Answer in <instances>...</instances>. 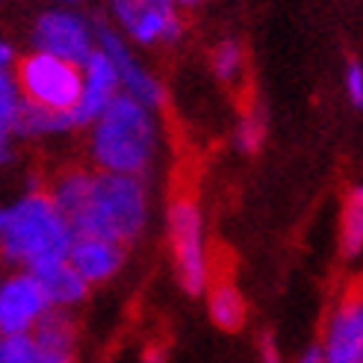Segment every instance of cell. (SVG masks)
<instances>
[{
    "label": "cell",
    "instance_id": "24",
    "mask_svg": "<svg viewBox=\"0 0 363 363\" xmlns=\"http://www.w3.org/2000/svg\"><path fill=\"white\" fill-rule=\"evenodd\" d=\"M18 62V53H15V45L12 42H4L0 39V71H12Z\"/></svg>",
    "mask_w": 363,
    "mask_h": 363
},
{
    "label": "cell",
    "instance_id": "4",
    "mask_svg": "<svg viewBox=\"0 0 363 363\" xmlns=\"http://www.w3.org/2000/svg\"><path fill=\"white\" fill-rule=\"evenodd\" d=\"M12 74H15L18 89H21V98L27 104L45 106V110L71 113L80 98L83 71L77 62H68V60L35 50L15 62Z\"/></svg>",
    "mask_w": 363,
    "mask_h": 363
},
{
    "label": "cell",
    "instance_id": "15",
    "mask_svg": "<svg viewBox=\"0 0 363 363\" xmlns=\"http://www.w3.org/2000/svg\"><path fill=\"white\" fill-rule=\"evenodd\" d=\"M30 334H33V340L39 342L42 349L62 352V354L74 352V340H77L74 319H71L68 311H60V307H50V311L39 319V325H35Z\"/></svg>",
    "mask_w": 363,
    "mask_h": 363
},
{
    "label": "cell",
    "instance_id": "17",
    "mask_svg": "<svg viewBox=\"0 0 363 363\" xmlns=\"http://www.w3.org/2000/svg\"><path fill=\"white\" fill-rule=\"evenodd\" d=\"M4 363H74L71 354L42 349L33 334L4 337Z\"/></svg>",
    "mask_w": 363,
    "mask_h": 363
},
{
    "label": "cell",
    "instance_id": "7",
    "mask_svg": "<svg viewBox=\"0 0 363 363\" xmlns=\"http://www.w3.org/2000/svg\"><path fill=\"white\" fill-rule=\"evenodd\" d=\"M33 45L42 53L80 65L95 50V27L74 9H48L33 27Z\"/></svg>",
    "mask_w": 363,
    "mask_h": 363
},
{
    "label": "cell",
    "instance_id": "8",
    "mask_svg": "<svg viewBox=\"0 0 363 363\" xmlns=\"http://www.w3.org/2000/svg\"><path fill=\"white\" fill-rule=\"evenodd\" d=\"M50 311V301L35 272L18 269L0 281V337L30 334Z\"/></svg>",
    "mask_w": 363,
    "mask_h": 363
},
{
    "label": "cell",
    "instance_id": "23",
    "mask_svg": "<svg viewBox=\"0 0 363 363\" xmlns=\"http://www.w3.org/2000/svg\"><path fill=\"white\" fill-rule=\"evenodd\" d=\"M260 363H284V357H281V352H278L272 337H263V342H260Z\"/></svg>",
    "mask_w": 363,
    "mask_h": 363
},
{
    "label": "cell",
    "instance_id": "16",
    "mask_svg": "<svg viewBox=\"0 0 363 363\" xmlns=\"http://www.w3.org/2000/svg\"><path fill=\"white\" fill-rule=\"evenodd\" d=\"M71 118L68 113H57V110H45V106L27 104L21 106V116L15 121V136H27V139H42V136H57L71 130Z\"/></svg>",
    "mask_w": 363,
    "mask_h": 363
},
{
    "label": "cell",
    "instance_id": "21",
    "mask_svg": "<svg viewBox=\"0 0 363 363\" xmlns=\"http://www.w3.org/2000/svg\"><path fill=\"white\" fill-rule=\"evenodd\" d=\"M266 142V113L260 106H254L248 110L240 124H237V133H233V145H237V151L242 154H257Z\"/></svg>",
    "mask_w": 363,
    "mask_h": 363
},
{
    "label": "cell",
    "instance_id": "1",
    "mask_svg": "<svg viewBox=\"0 0 363 363\" xmlns=\"http://www.w3.org/2000/svg\"><path fill=\"white\" fill-rule=\"evenodd\" d=\"M74 233L133 242L148 222V189L142 177L71 169L48 192Z\"/></svg>",
    "mask_w": 363,
    "mask_h": 363
},
{
    "label": "cell",
    "instance_id": "3",
    "mask_svg": "<svg viewBox=\"0 0 363 363\" xmlns=\"http://www.w3.org/2000/svg\"><path fill=\"white\" fill-rule=\"evenodd\" d=\"M74 230L48 192H27L12 204H0V257L21 269H42L65 260Z\"/></svg>",
    "mask_w": 363,
    "mask_h": 363
},
{
    "label": "cell",
    "instance_id": "29",
    "mask_svg": "<svg viewBox=\"0 0 363 363\" xmlns=\"http://www.w3.org/2000/svg\"><path fill=\"white\" fill-rule=\"evenodd\" d=\"M0 363H4V337H0Z\"/></svg>",
    "mask_w": 363,
    "mask_h": 363
},
{
    "label": "cell",
    "instance_id": "5",
    "mask_svg": "<svg viewBox=\"0 0 363 363\" xmlns=\"http://www.w3.org/2000/svg\"><path fill=\"white\" fill-rule=\"evenodd\" d=\"M166 228L180 284L189 296H201L210 286V260L204 245V219L192 198H174L169 204Z\"/></svg>",
    "mask_w": 363,
    "mask_h": 363
},
{
    "label": "cell",
    "instance_id": "19",
    "mask_svg": "<svg viewBox=\"0 0 363 363\" xmlns=\"http://www.w3.org/2000/svg\"><path fill=\"white\" fill-rule=\"evenodd\" d=\"M21 89L15 83L12 71H0V139H12L15 136V121L21 116Z\"/></svg>",
    "mask_w": 363,
    "mask_h": 363
},
{
    "label": "cell",
    "instance_id": "27",
    "mask_svg": "<svg viewBox=\"0 0 363 363\" xmlns=\"http://www.w3.org/2000/svg\"><path fill=\"white\" fill-rule=\"evenodd\" d=\"M298 363H322V354H319V349H311L307 354H301V360Z\"/></svg>",
    "mask_w": 363,
    "mask_h": 363
},
{
    "label": "cell",
    "instance_id": "13",
    "mask_svg": "<svg viewBox=\"0 0 363 363\" xmlns=\"http://www.w3.org/2000/svg\"><path fill=\"white\" fill-rule=\"evenodd\" d=\"M35 278H39L50 307H60V311H71L89 296V284L77 275V269L68 260H53L35 269Z\"/></svg>",
    "mask_w": 363,
    "mask_h": 363
},
{
    "label": "cell",
    "instance_id": "14",
    "mask_svg": "<svg viewBox=\"0 0 363 363\" xmlns=\"http://www.w3.org/2000/svg\"><path fill=\"white\" fill-rule=\"evenodd\" d=\"M207 293V311L213 325L222 331H240L245 325V298L233 284H213L204 289Z\"/></svg>",
    "mask_w": 363,
    "mask_h": 363
},
{
    "label": "cell",
    "instance_id": "28",
    "mask_svg": "<svg viewBox=\"0 0 363 363\" xmlns=\"http://www.w3.org/2000/svg\"><path fill=\"white\" fill-rule=\"evenodd\" d=\"M174 4H177V6H184V9H192V6L201 4V0H174Z\"/></svg>",
    "mask_w": 363,
    "mask_h": 363
},
{
    "label": "cell",
    "instance_id": "26",
    "mask_svg": "<svg viewBox=\"0 0 363 363\" xmlns=\"http://www.w3.org/2000/svg\"><path fill=\"white\" fill-rule=\"evenodd\" d=\"M12 162V148H9V139H0V169Z\"/></svg>",
    "mask_w": 363,
    "mask_h": 363
},
{
    "label": "cell",
    "instance_id": "22",
    "mask_svg": "<svg viewBox=\"0 0 363 363\" xmlns=\"http://www.w3.org/2000/svg\"><path fill=\"white\" fill-rule=\"evenodd\" d=\"M346 92H349V101L357 106H363V65L360 62H349L346 68Z\"/></svg>",
    "mask_w": 363,
    "mask_h": 363
},
{
    "label": "cell",
    "instance_id": "11",
    "mask_svg": "<svg viewBox=\"0 0 363 363\" xmlns=\"http://www.w3.org/2000/svg\"><path fill=\"white\" fill-rule=\"evenodd\" d=\"M322 363H363V304L349 296L334 307V313L325 325L322 340Z\"/></svg>",
    "mask_w": 363,
    "mask_h": 363
},
{
    "label": "cell",
    "instance_id": "18",
    "mask_svg": "<svg viewBox=\"0 0 363 363\" xmlns=\"http://www.w3.org/2000/svg\"><path fill=\"white\" fill-rule=\"evenodd\" d=\"M342 251L349 257H357L363 251V192L352 189L342 210Z\"/></svg>",
    "mask_w": 363,
    "mask_h": 363
},
{
    "label": "cell",
    "instance_id": "6",
    "mask_svg": "<svg viewBox=\"0 0 363 363\" xmlns=\"http://www.w3.org/2000/svg\"><path fill=\"white\" fill-rule=\"evenodd\" d=\"M116 24L142 48L172 45L184 33L180 6L174 0H113Z\"/></svg>",
    "mask_w": 363,
    "mask_h": 363
},
{
    "label": "cell",
    "instance_id": "9",
    "mask_svg": "<svg viewBox=\"0 0 363 363\" xmlns=\"http://www.w3.org/2000/svg\"><path fill=\"white\" fill-rule=\"evenodd\" d=\"M95 48H101L106 57H110V62L116 65L121 92L142 101L145 106H151V110H157V106L162 104V98H166V92H162L160 80L130 53L124 35L113 27H106V24H95Z\"/></svg>",
    "mask_w": 363,
    "mask_h": 363
},
{
    "label": "cell",
    "instance_id": "25",
    "mask_svg": "<svg viewBox=\"0 0 363 363\" xmlns=\"http://www.w3.org/2000/svg\"><path fill=\"white\" fill-rule=\"evenodd\" d=\"M142 363H166V352H162V349H148V352H142Z\"/></svg>",
    "mask_w": 363,
    "mask_h": 363
},
{
    "label": "cell",
    "instance_id": "10",
    "mask_svg": "<svg viewBox=\"0 0 363 363\" xmlns=\"http://www.w3.org/2000/svg\"><path fill=\"white\" fill-rule=\"evenodd\" d=\"M83 71V86H80V98L74 104V110L68 113L71 124L74 127H89L110 104L121 89H118V74H116V65L110 62V57L95 48L89 57L80 62Z\"/></svg>",
    "mask_w": 363,
    "mask_h": 363
},
{
    "label": "cell",
    "instance_id": "2",
    "mask_svg": "<svg viewBox=\"0 0 363 363\" xmlns=\"http://www.w3.org/2000/svg\"><path fill=\"white\" fill-rule=\"evenodd\" d=\"M89 157L98 172L142 177L160 151V127L154 110L118 92L106 110L89 124Z\"/></svg>",
    "mask_w": 363,
    "mask_h": 363
},
{
    "label": "cell",
    "instance_id": "20",
    "mask_svg": "<svg viewBox=\"0 0 363 363\" xmlns=\"http://www.w3.org/2000/svg\"><path fill=\"white\" fill-rule=\"evenodd\" d=\"M213 71L222 83H237L245 71V53L237 39H225L213 48Z\"/></svg>",
    "mask_w": 363,
    "mask_h": 363
},
{
    "label": "cell",
    "instance_id": "12",
    "mask_svg": "<svg viewBox=\"0 0 363 363\" xmlns=\"http://www.w3.org/2000/svg\"><path fill=\"white\" fill-rule=\"evenodd\" d=\"M71 266L77 269V275L89 284H106L110 278L118 275V269L124 266V245L110 240V237H95V233H74L68 248Z\"/></svg>",
    "mask_w": 363,
    "mask_h": 363
},
{
    "label": "cell",
    "instance_id": "30",
    "mask_svg": "<svg viewBox=\"0 0 363 363\" xmlns=\"http://www.w3.org/2000/svg\"><path fill=\"white\" fill-rule=\"evenodd\" d=\"M53 4H62V6H68V4H74V0H53Z\"/></svg>",
    "mask_w": 363,
    "mask_h": 363
}]
</instances>
